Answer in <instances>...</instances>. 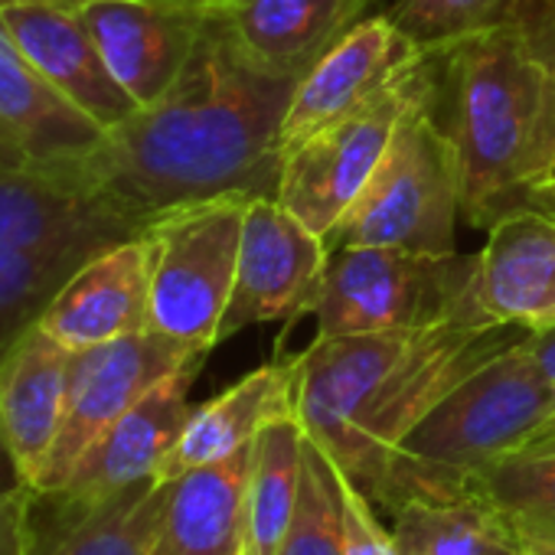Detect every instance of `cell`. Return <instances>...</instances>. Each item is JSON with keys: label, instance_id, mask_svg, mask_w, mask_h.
<instances>
[{"label": "cell", "instance_id": "6da1fadb", "mask_svg": "<svg viewBox=\"0 0 555 555\" xmlns=\"http://www.w3.org/2000/svg\"><path fill=\"white\" fill-rule=\"evenodd\" d=\"M298 79L255 69L212 21L173 89L108 128L66 173L141 235L157 216L232 196H274L278 128Z\"/></svg>", "mask_w": 555, "mask_h": 555}, {"label": "cell", "instance_id": "7a4b0ae2", "mask_svg": "<svg viewBox=\"0 0 555 555\" xmlns=\"http://www.w3.org/2000/svg\"><path fill=\"white\" fill-rule=\"evenodd\" d=\"M522 337L474 298L422 331L311 340L292 357L295 415L373 500L396 448L435 402Z\"/></svg>", "mask_w": 555, "mask_h": 555}, {"label": "cell", "instance_id": "3957f363", "mask_svg": "<svg viewBox=\"0 0 555 555\" xmlns=\"http://www.w3.org/2000/svg\"><path fill=\"white\" fill-rule=\"evenodd\" d=\"M451 82L461 219L490 229L529 203L542 180L545 92L516 27L503 17L438 53Z\"/></svg>", "mask_w": 555, "mask_h": 555}, {"label": "cell", "instance_id": "277c9868", "mask_svg": "<svg viewBox=\"0 0 555 555\" xmlns=\"http://www.w3.org/2000/svg\"><path fill=\"white\" fill-rule=\"evenodd\" d=\"M526 337L435 402L396 448L373 503L392 513L415 496H461L480 470L522 451L555 418V383L529 357Z\"/></svg>", "mask_w": 555, "mask_h": 555}, {"label": "cell", "instance_id": "5b68a950", "mask_svg": "<svg viewBox=\"0 0 555 555\" xmlns=\"http://www.w3.org/2000/svg\"><path fill=\"white\" fill-rule=\"evenodd\" d=\"M435 108L438 89L402 118L383 164L331 235V251L340 245H386L418 255H454L461 164L454 138Z\"/></svg>", "mask_w": 555, "mask_h": 555}, {"label": "cell", "instance_id": "8992f818", "mask_svg": "<svg viewBox=\"0 0 555 555\" xmlns=\"http://www.w3.org/2000/svg\"><path fill=\"white\" fill-rule=\"evenodd\" d=\"M477 255H418L386 245H340L331 251L305 314L314 340L422 331L477 298Z\"/></svg>", "mask_w": 555, "mask_h": 555}, {"label": "cell", "instance_id": "52a82bcc", "mask_svg": "<svg viewBox=\"0 0 555 555\" xmlns=\"http://www.w3.org/2000/svg\"><path fill=\"white\" fill-rule=\"evenodd\" d=\"M248 199V193H232L180 206L141 232L151 264V331L196 353L222 344Z\"/></svg>", "mask_w": 555, "mask_h": 555}, {"label": "cell", "instance_id": "ba28073f", "mask_svg": "<svg viewBox=\"0 0 555 555\" xmlns=\"http://www.w3.org/2000/svg\"><path fill=\"white\" fill-rule=\"evenodd\" d=\"M438 53L392 79L366 105L298 144L282 167L274 199L295 212L324 242L337 232L376 167L383 164L402 118L438 89Z\"/></svg>", "mask_w": 555, "mask_h": 555}, {"label": "cell", "instance_id": "9c48e42d", "mask_svg": "<svg viewBox=\"0 0 555 555\" xmlns=\"http://www.w3.org/2000/svg\"><path fill=\"white\" fill-rule=\"evenodd\" d=\"M206 353H196L151 327L128 334L121 340L79 350L69 363L66 405L56 444L37 483V493L63 487L86 448L121 418L138 399H144L157 383L173 376L190 363H203Z\"/></svg>", "mask_w": 555, "mask_h": 555}, {"label": "cell", "instance_id": "30bf717a", "mask_svg": "<svg viewBox=\"0 0 555 555\" xmlns=\"http://www.w3.org/2000/svg\"><path fill=\"white\" fill-rule=\"evenodd\" d=\"M203 363H190L157 383L121 418H115L76 461L63 487L34 493V509L50 519H69L89 513L112 496L157 480L170 448L177 444L193 405L190 386Z\"/></svg>", "mask_w": 555, "mask_h": 555}, {"label": "cell", "instance_id": "8fae6325", "mask_svg": "<svg viewBox=\"0 0 555 555\" xmlns=\"http://www.w3.org/2000/svg\"><path fill=\"white\" fill-rule=\"evenodd\" d=\"M50 4V0H47ZM138 108L164 99L216 14L193 0H66Z\"/></svg>", "mask_w": 555, "mask_h": 555}, {"label": "cell", "instance_id": "7c38bea8", "mask_svg": "<svg viewBox=\"0 0 555 555\" xmlns=\"http://www.w3.org/2000/svg\"><path fill=\"white\" fill-rule=\"evenodd\" d=\"M331 258L327 242L274 196H251L242 225L235 285L219 337L251 324L298 321Z\"/></svg>", "mask_w": 555, "mask_h": 555}, {"label": "cell", "instance_id": "4fadbf2b", "mask_svg": "<svg viewBox=\"0 0 555 555\" xmlns=\"http://www.w3.org/2000/svg\"><path fill=\"white\" fill-rule=\"evenodd\" d=\"M428 56L435 53L418 47L389 14L363 17L298 79L278 128V151L288 157L298 144L366 105Z\"/></svg>", "mask_w": 555, "mask_h": 555}, {"label": "cell", "instance_id": "5bb4252c", "mask_svg": "<svg viewBox=\"0 0 555 555\" xmlns=\"http://www.w3.org/2000/svg\"><path fill=\"white\" fill-rule=\"evenodd\" d=\"M151 264L141 235L86 258L56 292L40 327L66 350H92L147 327Z\"/></svg>", "mask_w": 555, "mask_h": 555}, {"label": "cell", "instance_id": "9a60e30c", "mask_svg": "<svg viewBox=\"0 0 555 555\" xmlns=\"http://www.w3.org/2000/svg\"><path fill=\"white\" fill-rule=\"evenodd\" d=\"M125 238L134 232L69 177L0 164V245L86 261Z\"/></svg>", "mask_w": 555, "mask_h": 555}, {"label": "cell", "instance_id": "2e32d148", "mask_svg": "<svg viewBox=\"0 0 555 555\" xmlns=\"http://www.w3.org/2000/svg\"><path fill=\"white\" fill-rule=\"evenodd\" d=\"M0 14L43 79L102 131L138 112L134 99L112 76L92 34L69 8L47 0H0Z\"/></svg>", "mask_w": 555, "mask_h": 555}, {"label": "cell", "instance_id": "e0dca14e", "mask_svg": "<svg viewBox=\"0 0 555 555\" xmlns=\"http://www.w3.org/2000/svg\"><path fill=\"white\" fill-rule=\"evenodd\" d=\"M474 292L500 324L526 334L555 327V219L526 203L493 222L477 255Z\"/></svg>", "mask_w": 555, "mask_h": 555}, {"label": "cell", "instance_id": "ac0fdd59", "mask_svg": "<svg viewBox=\"0 0 555 555\" xmlns=\"http://www.w3.org/2000/svg\"><path fill=\"white\" fill-rule=\"evenodd\" d=\"M102 134L86 112L43 79L0 14V141L27 167L66 177Z\"/></svg>", "mask_w": 555, "mask_h": 555}, {"label": "cell", "instance_id": "d6986e66", "mask_svg": "<svg viewBox=\"0 0 555 555\" xmlns=\"http://www.w3.org/2000/svg\"><path fill=\"white\" fill-rule=\"evenodd\" d=\"M376 0H222L216 24L261 73L301 79Z\"/></svg>", "mask_w": 555, "mask_h": 555}, {"label": "cell", "instance_id": "ffe728a7", "mask_svg": "<svg viewBox=\"0 0 555 555\" xmlns=\"http://www.w3.org/2000/svg\"><path fill=\"white\" fill-rule=\"evenodd\" d=\"M69 363L73 350L40 324L0 357V431L34 490L63 425Z\"/></svg>", "mask_w": 555, "mask_h": 555}, {"label": "cell", "instance_id": "44dd1931", "mask_svg": "<svg viewBox=\"0 0 555 555\" xmlns=\"http://www.w3.org/2000/svg\"><path fill=\"white\" fill-rule=\"evenodd\" d=\"M255 441L170 480L154 555H245Z\"/></svg>", "mask_w": 555, "mask_h": 555}, {"label": "cell", "instance_id": "7402d4cb", "mask_svg": "<svg viewBox=\"0 0 555 555\" xmlns=\"http://www.w3.org/2000/svg\"><path fill=\"white\" fill-rule=\"evenodd\" d=\"M295 412V363L274 360L203 405H193L177 444L170 448L157 480H173L193 467L222 461L251 444L261 428Z\"/></svg>", "mask_w": 555, "mask_h": 555}, {"label": "cell", "instance_id": "603a6c76", "mask_svg": "<svg viewBox=\"0 0 555 555\" xmlns=\"http://www.w3.org/2000/svg\"><path fill=\"white\" fill-rule=\"evenodd\" d=\"M167 496L170 480H147L69 519H50L30 509V555H154Z\"/></svg>", "mask_w": 555, "mask_h": 555}, {"label": "cell", "instance_id": "cb8c5ba5", "mask_svg": "<svg viewBox=\"0 0 555 555\" xmlns=\"http://www.w3.org/2000/svg\"><path fill=\"white\" fill-rule=\"evenodd\" d=\"M396 555H519L506 519L477 493L405 500L392 509Z\"/></svg>", "mask_w": 555, "mask_h": 555}, {"label": "cell", "instance_id": "d4e9b609", "mask_svg": "<svg viewBox=\"0 0 555 555\" xmlns=\"http://www.w3.org/2000/svg\"><path fill=\"white\" fill-rule=\"evenodd\" d=\"M308 431L298 415H282L255 438V461L248 480V542L245 555H278L288 535L301 477H305Z\"/></svg>", "mask_w": 555, "mask_h": 555}, {"label": "cell", "instance_id": "484cf974", "mask_svg": "<svg viewBox=\"0 0 555 555\" xmlns=\"http://www.w3.org/2000/svg\"><path fill=\"white\" fill-rule=\"evenodd\" d=\"M467 493L490 503L516 539H555V448L516 451L490 464Z\"/></svg>", "mask_w": 555, "mask_h": 555}, {"label": "cell", "instance_id": "4316f807", "mask_svg": "<svg viewBox=\"0 0 555 555\" xmlns=\"http://www.w3.org/2000/svg\"><path fill=\"white\" fill-rule=\"evenodd\" d=\"M79 258L0 245V357L40 324Z\"/></svg>", "mask_w": 555, "mask_h": 555}, {"label": "cell", "instance_id": "83f0119b", "mask_svg": "<svg viewBox=\"0 0 555 555\" xmlns=\"http://www.w3.org/2000/svg\"><path fill=\"white\" fill-rule=\"evenodd\" d=\"M278 555H347L334 503V461L311 435L305 441L301 496Z\"/></svg>", "mask_w": 555, "mask_h": 555}, {"label": "cell", "instance_id": "f1b7e54d", "mask_svg": "<svg viewBox=\"0 0 555 555\" xmlns=\"http://www.w3.org/2000/svg\"><path fill=\"white\" fill-rule=\"evenodd\" d=\"M513 0H396L389 17L428 53L493 27L506 17Z\"/></svg>", "mask_w": 555, "mask_h": 555}, {"label": "cell", "instance_id": "f546056e", "mask_svg": "<svg viewBox=\"0 0 555 555\" xmlns=\"http://www.w3.org/2000/svg\"><path fill=\"white\" fill-rule=\"evenodd\" d=\"M506 21L516 27L529 60L542 76L545 131H542V177L555 167V0H513Z\"/></svg>", "mask_w": 555, "mask_h": 555}, {"label": "cell", "instance_id": "4dcf8cb0", "mask_svg": "<svg viewBox=\"0 0 555 555\" xmlns=\"http://www.w3.org/2000/svg\"><path fill=\"white\" fill-rule=\"evenodd\" d=\"M334 503L340 522V542L347 555H396L392 529L376 516L373 500L334 464Z\"/></svg>", "mask_w": 555, "mask_h": 555}, {"label": "cell", "instance_id": "1f68e13d", "mask_svg": "<svg viewBox=\"0 0 555 555\" xmlns=\"http://www.w3.org/2000/svg\"><path fill=\"white\" fill-rule=\"evenodd\" d=\"M34 493L37 490H17L0 496V555H30L34 545Z\"/></svg>", "mask_w": 555, "mask_h": 555}, {"label": "cell", "instance_id": "d6a6232c", "mask_svg": "<svg viewBox=\"0 0 555 555\" xmlns=\"http://www.w3.org/2000/svg\"><path fill=\"white\" fill-rule=\"evenodd\" d=\"M526 347H529V357L535 360V366L542 370V376L548 383H555V327L539 331V334H529L526 337Z\"/></svg>", "mask_w": 555, "mask_h": 555}, {"label": "cell", "instance_id": "836d02e7", "mask_svg": "<svg viewBox=\"0 0 555 555\" xmlns=\"http://www.w3.org/2000/svg\"><path fill=\"white\" fill-rule=\"evenodd\" d=\"M17 490H34V487L24 480L17 461H14V454L8 448V438H4V431H0V496H4V493H17Z\"/></svg>", "mask_w": 555, "mask_h": 555}, {"label": "cell", "instance_id": "e575fe53", "mask_svg": "<svg viewBox=\"0 0 555 555\" xmlns=\"http://www.w3.org/2000/svg\"><path fill=\"white\" fill-rule=\"evenodd\" d=\"M529 206H535V209H542L545 216L555 219V183H539L529 193Z\"/></svg>", "mask_w": 555, "mask_h": 555}, {"label": "cell", "instance_id": "d590c367", "mask_svg": "<svg viewBox=\"0 0 555 555\" xmlns=\"http://www.w3.org/2000/svg\"><path fill=\"white\" fill-rule=\"evenodd\" d=\"M519 555H555V539H519Z\"/></svg>", "mask_w": 555, "mask_h": 555}, {"label": "cell", "instance_id": "8d00e7d4", "mask_svg": "<svg viewBox=\"0 0 555 555\" xmlns=\"http://www.w3.org/2000/svg\"><path fill=\"white\" fill-rule=\"evenodd\" d=\"M0 164H11V167H27V164L21 160V154H17L14 147H8L4 141H0Z\"/></svg>", "mask_w": 555, "mask_h": 555}, {"label": "cell", "instance_id": "74e56055", "mask_svg": "<svg viewBox=\"0 0 555 555\" xmlns=\"http://www.w3.org/2000/svg\"><path fill=\"white\" fill-rule=\"evenodd\" d=\"M548 448H555V435H548V438H539V441L526 444L522 451H548Z\"/></svg>", "mask_w": 555, "mask_h": 555}, {"label": "cell", "instance_id": "f35d334b", "mask_svg": "<svg viewBox=\"0 0 555 555\" xmlns=\"http://www.w3.org/2000/svg\"><path fill=\"white\" fill-rule=\"evenodd\" d=\"M548 435H555V418H552V422H548V425H545V428H542V431H539L532 441H539V438H548ZM532 441H529V444H532Z\"/></svg>", "mask_w": 555, "mask_h": 555}, {"label": "cell", "instance_id": "ab89813d", "mask_svg": "<svg viewBox=\"0 0 555 555\" xmlns=\"http://www.w3.org/2000/svg\"><path fill=\"white\" fill-rule=\"evenodd\" d=\"M539 183H555V167H552V170H548V173H545V177H542ZM539 183H535V186H539ZM535 186H532V190H535Z\"/></svg>", "mask_w": 555, "mask_h": 555}]
</instances>
